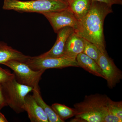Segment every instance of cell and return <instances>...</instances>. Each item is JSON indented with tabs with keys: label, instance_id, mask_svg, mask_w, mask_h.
Returning a JSON list of instances; mask_svg holds the SVG:
<instances>
[{
	"label": "cell",
	"instance_id": "obj_1",
	"mask_svg": "<svg viewBox=\"0 0 122 122\" xmlns=\"http://www.w3.org/2000/svg\"><path fill=\"white\" fill-rule=\"evenodd\" d=\"M112 5L92 0L90 10L84 17L78 20L76 33L96 45L102 52H106L103 34L105 18L113 12Z\"/></svg>",
	"mask_w": 122,
	"mask_h": 122
},
{
	"label": "cell",
	"instance_id": "obj_2",
	"mask_svg": "<svg viewBox=\"0 0 122 122\" xmlns=\"http://www.w3.org/2000/svg\"><path fill=\"white\" fill-rule=\"evenodd\" d=\"M108 98L106 95L99 94L85 96L82 102L74 105L75 117L74 122H103L108 113Z\"/></svg>",
	"mask_w": 122,
	"mask_h": 122
},
{
	"label": "cell",
	"instance_id": "obj_3",
	"mask_svg": "<svg viewBox=\"0 0 122 122\" xmlns=\"http://www.w3.org/2000/svg\"><path fill=\"white\" fill-rule=\"evenodd\" d=\"M69 8V3L66 0H4L2 8L20 12L41 14L61 11Z\"/></svg>",
	"mask_w": 122,
	"mask_h": 122
},
{
	"label": "cell",
	"instance_id": "obj_4",
	"mask_svg": "<svg viewBox=\"0 0 122 122\" xmlns=\"http://www.w3.org/2000/svg\"><path fill=\"white\" fill-rule=\"evenodd\" d=\"M1 85L7 106L17 113L24 112L25 98L33 88L20 83L15 77Z\"/></svg>",
	"mask_w": 122,
	"mask_h": 122
},
{
	"label": "cell",
	"instance_id": "obj_5",
	"mask_svg": "<svg viewBox=\"0 0 122 122\" xmlns=\"http://www.w3.org/2000/svg\"><path fill=\"white\" fill-rule=\"evenodd\" d=\"M3 65L13 71L18 82L34 89H39V82L45 71L34 70L25 62L15 60L9 61Z\"/></svg>",
	"mask_w": 122,
	"mask_h": 122
},
{
	"label": "cell",
	"instance_id": "obj_6",
	"mask_svg": "<svg viewBox=\"0 0 122 122\" xmlns=\"http://www.w3.org/2000/svg\"><path fill=\"white\" fill-rule=\"evenodd\" d=\"M35 71L45 70L49 69H61L66 67H79L77 61L64 57L59 58L30 57L25 62Z\"/></svg>",
	"mask_w": 122,
	"mask_h": 122
},
{
	"label": "cell",
	"instance_id": "obj_7",
	"mask_svg": "<svg viewBox=\"0 0 122 122\" xmlns=\"http://www.w3.org/2000/svg\"><path fill=\"white\" fill-rule=\"evenodd\" d=\"M49 21L55 33L61 29L69 26L77 30L79 21L72 11L68 8L61 11L42 13Z\"/></svg>",
	"mask_w": 122,
	"mask_h": 122
},
{
	"label": "cell",
	"instance_id": "obj_8",
	"mask_svg": "<svg viewBox=\"0 0 122 122\" xmlns=\"http://www.w3.org/2000/svg\"><path fill=\"white\" fill-rule=\"evenodd\" d=\"M97 63L107 81V86L110 89H113L122 80V71L116 66L107 52H101Z\"/></svg>",
	"mask_w": 122,
	"mask_h": 122
},
{
	"label": "cell",
	"instance_id": "obj_9",
	"mask_svg": "<svg viewBox=\"0 0 122 122\" xmlns=\"http://www.w3.org/2000/svg\"><path fill=\"white\" fill-rule=\"evenodd\" d=\"M75 30L67 26L61 29L57 33V40L52 48L43 54L38 56L41 57L59 58L63 57V51L66 40Z\"/></svg>",
	"mask_w": 122,
	"mask_h": 122
},
{
	"label": "cell",
	"instance_id": "obj_10",
	"mask_svg": "<svg viewBox=\"0 0 122 122\" xmlns=\"http://www.w3.org/2000/svg\"><path fill=\"white\" fill-rule=\"evenodd\" d=\"M84 45L85 39L74 30L66 40L63 57L76 61L78 55L83 52Z\"/></svg>",
	"mask_w": 122,
	"mask_h": 122
},
{
	"label": "cell",
	"instance_id": "obj_11",
	"mask_svg": "<svg viewBox=\"0 0 122 122\" xmlns=\"http://www.w3.org/2000/svg\"><path fill=\"white\" fill-rule=\"evenodd\" d=\"M24 110L27 112L31 122H49L48 116L33 95L28 94L25 97Z\"/></svg>",
	"mask_w": 122,
	"mask_h": 122
},
{
	"label": "cell",
	"instance_id": "obj_12",
	"mask_svg": "<svg viewBox=\"0 0 122 122\" xmlns=\"http://www.w3.org/2000/svg\"><path fill=\"white\" fill-rule=\"evenodd\" d=\"M29 57L9 46L5 42L0 41V64L3 65L13 60L25 62Z\"/></svg>",
	"mask_w": 122,
	"mask_h": 122
},
{
	"label": "cell",
	"instance_id": "obj_13",
	"mask_svg": "<svg viewBox=\"0 0 122 122\" xmlns=\"http://www.w3.org/2000/svg\"><path fill=\"white\" fill-rule=\"evenodd\" d=\"M76 61L79 67H81L93 75L105 79V76L100 66L93 59L81 53L77 56Z\"/></svg>",
	"mask_w": 122,
	"mask_h": 122
},
{
	"label": "cell",
	"instance_id": "obj_14",
	"mask_svg": "<svg viewBox=\"0 0 122 122\" xmlns=\"http://www.w3.org/2000/svg\"><path fill=\"white\" fill-rule=\"evenodd\" d=\"M92 1V0H70L68 2L69 8L79 20L88 12Z\"/></svg>",
	"mask_w": 122,
	"mask_h": 122
},
{
	"label": "cell",
	"instance_id": "obj_15",
	"mask_svg": "<svg viewBox=\"0 0 122 122\" xmlns=\"http://www.w3.org/2000/svg\"><path fill=\"white\" fill-rule=\"evenodd\" d=\"M32 92L33 96L38 104L41 107L48 116L49 122H65L61 119L57 115L51 107L48 106L44 102L40 93V89H33Z\"/></svg>",
	"mask_w": 122,
	"mask_h": 122
},
{
	"label": "cell",
	"instance_id": "obj_16",
	"mask_svg": "<svg viewBox=\"0 0 122 122\" xmlns=\"http://www.w3.org/2000/svg\"><path fill=\"white\" fill-rule=\"evenodd\" d=\"M51 107L57 115L64 121L74 116L75 114L74 109L70 108L65 105L55 103L52 104Z\"/></svg>",
	"mask_w": 122,
	"mask_h": 122
},
{
	"label": "cell",
	"instance_id": "obj_17",
	"mask_svg": "<svg viewBox=\"0 0 122 122\" xmlns=\"http://www.w3.org/2000/svg\"><path fill=\"white\" fill-rule=\"evenodd\" d=\"M100 51L96 45L85 39V45L82 53L98 63Z\"/></svg>",
	"mask_w": 122,
	"mask_h": 122
},
{
	"label": "cell",
	"instance_id": "obj_18",
	"mask_svg": "<svg viewBox=\"0 0 122 122\" xmlns=\"http://www.w3.org/2000/svg\"><path fill=\"white\" fill-rule=\"evenodd\" d=\"M108 111L122 120V102H115L108 97L107 99Z\"/></svg>",
	"mask_w": 122,
	"mask_h": 122
},
{
	"label": "cell",
	"instance_id": "obj_19",
	"mask_svg": "<svg viewBox=\"0 0 122 122\" xmlns=\"http://www.w3.org/2000/svg\"><path fill=\"white\" fill-rule=\"evenodd\" d=\"M15 77L14 74L0 67V84L7 82Z\"/></svg>",
	"mask_w": 122,
	"mask_h": 122
},
{
	"label": "cell",
	"instance_id": "obj_20",
	"mask_svg": "<svg viewBox=\"0 0 122 122\" xmlns=\"http://www.w3.org/2000/svg\"><path fill=\"white\" fill-rule=\"evenodd\" d=\"M7 106V103L2 91V86L1 84H0V110L3 107Z\"/></svg>",
	"mask_w": 122,
	"mask_h": 122
},
{
	"label": "cell",
	"instance_id": "obj_21",
	"mask_svg": "<svg viewBox=\"0 0 122 122\" xmlns=\"http://www.w3.org/2000/svg\"><path fill=\"white\" fill-rule=\"evenodd\" d=\"M95 1H98L105 3L107 4L112 6V5L114 4L122 5V0H93Z\"/></svg>",
	"mask_w": 122,
	"mask_h": 122
},
{
	"label": "cell",
	"instance_id": "obj_22",
	"mask_svg": "<svg viewBox=\"0 0 122 122\" xmlns=\"http://www.w3.org/2000/svg\"><path fill=\"white\" fill-rule=\"evenodd\" d=\"M8 120L4 115L0 112V122H8Z\"/></svg>",
	"mask_w": 122,
	"mask_h": 122
},
{
	"label": "cell",
	"instance_id": "obj_23",
	"mask_svg": "<svg viewBox=\"0 0 122 122\" xmlns=\"http://www.w3.org/2000/svg\"><path fill=\"white\" fill-rule=\"evenodd\" d=\"M66 0L68 1V2H69V1L70 0Z\"/></svg>",
	"mask_w": 122,
	"mask_h": 122
}]
</instances>
